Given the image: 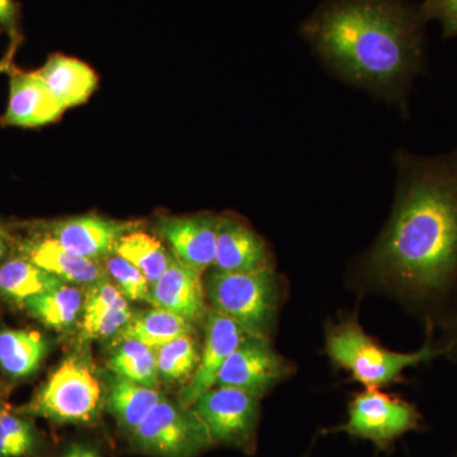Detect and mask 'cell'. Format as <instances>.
Masks as SVG:
<instances>
[{
    "instance_id": "1",
    "label": "cell",
    "mask_w": 457,
    "mask_h": 457,
    "mask_svg": "<svg viewBox=\"0 0 457 457\" xmlns=\"http://www.w3.org/2000/svg\"><path fill=\"white\" fill-rule=\"evenodd\" d=\"M395 165V204L369 266L408 296L432 302L457 281V149L398 153Z\"/></svg>"
},
{
    "instance_id": "2",
    "label": "cell",
    "mask_w": 457,
    "mask_h": 457,
    "mask_svg": "<svg viewBox=\"0 0 457 457\" xmlns=\"http://www.w3.org/2000/svg\"><path fill=\"white\" fill-rule=\"evenodd\" d=\"M426 23L408 0H326L302 33L339 78L405 111L426 68Z\"/></svg>"
},
{
    "instance_id": "3",
    "label": "cell",
    "mask_w": 457,
    "mask_h": 457,
    "mask_svg": "<svg viewBox=\"0 0 457 457\" xmlns=\"http://www.w3.org/2000/svg\"><path fill=\"white\" fill-rule=\"evenodd\" d=\"M327 353L337 365L347 369L354 380L368 389H378L399 381L405 369L442 356L445 348L428 341L416 352L389 351L366 335L356 319L352 318L330 328L327 335Z\"/></svg>"
},
{
    "instance_id": "4",
    "label": "cell",
    "mask_w": 457,
    "mask_h": 457,
    "mask_svg": "<svg viewBox=\"0 0 457 457\" xmlns=\"http://www.w3.org/2000/svg\"><path fill=\"white\" fill-rule=\"evenodd\" d=\"M213 311L233 319L246 335L269 337L279 302L278 276L270 269L252 272L213 270L204 281Z\"/></svg>"
},
{
    "instance_id": "5",
    "label": "cell",
    "mask_w": 457,
    "mask_h": 457,
    "mask_svg": "<svg viewBox=\"0 0 457 457\" xmlns=\"http://www.w3.org/2000/svg\"><path fill=\"white\" fill-rule=\"evenodd\" d=\"M104 399L101 381L86 357L71 354L50 376L27 407V413L56 425H90Z\"/></svg>"
},
{
    "instance_id": "6",
    "label": "cell",
    "mask_w": 457,
    "mask_h": 457,
    "mask_svg": "<svg viewBox=\"0 0 457 457\" xmlns=\"http://www.w3.org/2000/svg\"><path fill=\"white\" fill-rule=\"evenodd\" d=\"M130 442L132 450L152 457H196L213 445L194 407L165 398L132 433Z\"/></svg>"
},
{
    "instance_id": "7",
    "label": "cell",
    "mask_w": 457,
    "mask_h": 457,
    "mask_svg": "<svg viewBox=\"0 0 457 457\" xmlns=\"http://www.w3.org/2000/svg\"><path fill=\"white\" fill-rule=\"evenodd\" d=\"M422 414L416 405L378 389H366L351 400L345 425L332 429L371 441L378 450H389L405 433L420 428Z\"/></svg>"
},
{
    "instance_id": "8",
    "label": "cell",
    "mask_w": 457,
    "mask_h": 457,
    "mask_svg": "<svg viewBox=\"0 0 457 457\" xmlns=\"http://www.w3.org/2000/svg\"><path fill=\"white\" fill-rule=\"evenodd\" d=\"M258 396L237 387H212L192 407L203 418L213 444L252 450L254 447L260 407Z\"/></svg>"
},
{
    "instance_id": "9",
    "label": "cell",
    "mask_w": 457,
    "mask_h": 457,
    "mask_svg": "<svg viewBox=\"0 0 457 457\" xmlns=\"http://www.w3.org/2000/svg\"><path fill=\"white\" fill-rule=\"evenodd\" d=\"M291 369L266 337L246 336L222 366L215 386L237 387L261 398Z\"/></svg>"
},
{
    "instance_id": "10",
    "label": "cell",
    "mask_w": 457,
    "mask_h": 457,
    "mask_svg": "<svg viewBox=\"0 0 457 457\" xmlns=\"http://www.w3.org/2000/svg\"><path fill=\"white\" fill-rule=\"evenodd\" d=\"M246 336L249 335L233 319L215 311L207 312L200 363L180 390L179 400L182 404L192 407L200 396L215 386L222 366Z\"/></svg>"
},
{
    "instance_id": "11",
    "label": "cell",
    "mask_w": 457,
    "mask_h": 457,
    "mask_svg": "<svg viewBox=\"0 0 457 457\" xmlns=\"http://www.w3.org/2000/svg\"><path fill=\"white\" fill-rule=\"evenodd\" d=\"M219 218L212 215L164 218L156 225L174 257L201 276L213 266Z\"/></svg>"
},
{
    "instance_id": "12",
    "label": "cell",
    "mask_w": 457,
    "mask_h": 457,
    "mask_svg": "<svg viewBox=\"0 0 457 457\" xmlns=\"http://www.w3.org/2000/svg\"><path fill=\"white\" fill-rule=\"evenodd\" d=\"M130 233L125 222L87 215L56 222L50 236L66 251L90 261H104L116 253L120 240Z\"/></svg>"
},
{
    "instance_id": "13",
    "label": "cell",
    "mask_w": 457,
    "mask_h": 457,
    "mask_svg": "<svg viewBox=\"0 0 457 457\" xmlns=\"http://www.w3.org/2000/svg\"><path fill=\"white\" fill-rule=\"evenodd\" d=\"M64 111L37 71H14L7 111L0 122L14 128H38L57 121Z\"/></svg>"
},
{
    "instance_id": "14",
    "label": "cell",
    "mask_w": 457,
    "mask_h": 457,
    "mask_svg": "<svg viewBox=\"0 0 457 457\" xmlns=\"http://www.w3.org/2000/svg\"><path fill=\"white\" fill-rule=\"evenodd\" d=\"M206 293L200 273L189 269L176 257L162 278L150 288L149 303L196 323L207 314Z\"/></svg>"
},
{
    "instance_id": "15",
    "label": "cell",
    "mask_w": 457,
    "mask_h": 457,
    "mask_svg": "<svg viewBox=\"0 0 457 457\" xmlns=\"http://www.w3.org/2000/svg\"><path fill=\"white\" fill-rule=\"evenodd\" d=\"M213 270L220 272H252L270 269L266 243L251 228L234 218H219Z\"/></svg>"
},
{
    "instance_id": "16",
    "label": "cell",
    "mask_w": 457,
    "mask_h": 457,
    "mask_svg": "<svg viewBox=\"0 0 457 457\" xmlns=\"http://www.w3.org/2000/svg\"><path fill=\"white\" fill-rule=\"evenodd\" d=\"M132 317L134 314L128 299L108 278L89 286L84 295L82 329L86 338H106L116 335Z\"/></svg>"
},
{
    "instance_id": "17",
    "label": "cell",
    "mask_w": 457,
    "mask_h": 457,
    "mask_svg": "<svg viewBox=\"0 0 457 457\" xmlns=\"http://www.w3.org/2000/svg\"><path fill=\"white\" fill-rule=\"evenodd\" d=\"M23 253L27 260L66 284L92 286L107 278L106 270L98 262L66 251L51 237L29 240L23 245Z\"/></svg>"
},
{
    "instance_id": "18",
    "label": "cell",
    "mask_w": 457,
    "mask_h": 457,
    "mask_svg": "<svg viewBox=\"0 0 457 457\" xmlns=\"http://www.w3.org/2000/svg\"><path fill=\"white\" fill-rule=\"evenodd\" d=\"M37 73L64 110L86 104L98 86V75L89 65L62 54L51 55Z\"/></svg>"
},
{
    "instance_id": "19",
    "label": "cell",
    "mask_w": 457,
    "mask_h": 457,
    "mask_svg": "<svg viewBox=\"0 0 457 457\" xmlns=\"http://www.w3.org/2000/svg\"><path fill=\"white\" fill-rule=\"evenodd\" d=\"M163 398L158 389L114 375L104 404L120 428L131 436Z\"/></svg>"
},
{
    "instance_id": "20",
    "label": "cell",
    "mask_w": 457,
    "mask_h": 457,
    "mask_svg": "<svg viewBox=\"0 0 457 457\" xmlns=\"http://www.w3.org/2000/svg\"><path fill=\"white\" fill-rule=\"evenodd\" d=\"M46 353V339L36 330L7 329L0 332V366L14 378H25L35 372Z\"/></svg>"
},
{
    "instance_id": "21",
    "label": "cell",
    "mask_w": 457,
    "mask_h": 457,
    "mask_svg": "<svg viewBox=\"0 0 457 457\" xmlns=\"http://www.w3.org/2000/svg\"><path fill=\"white\" fill-rule=\"evenodd\" d=\"M22 305L45 326L64 330L73 327L82 314L84 294L75 286L64 284L29 297Z\"/></svg>"
},
{
    "instance_id": "22",
    "label": "cell",
    "mask_w": 457,
    "mask_h": 457,
    "mask_svg": "<svg viewBox=\"0 0 457 457\" xmlns=\"http://www.w3.org/2000/svg\"><path fill=\"white\" fill-rule=\"evenodd\" d=\"M120 335L122 339H132L158 350L179 337L192 335V323L174 312L154 308L134 315Z\"/></svg>"
},
{
    "instance_id": "23",
    "label": "cell",
    "mask_w": 457,
    "mask_h": 457,
    "mask_svg": "<svg viewBox=\"0 0 457 457\" xmlns=\"http://www.w3.org/2000/svg\"><path fill=\"white\" fill-rule=\"evenodd\" d=\"M66 284L26 257L13 258L0 267V294L23 303L29 297Z\"/></svg>"
},
{
    "instance_id": "24",
    "label": "cell",
    "mask_w": 457,
    "mask_h": 457,
    "mask_svg": "<svg viewBox=\"0 0 457 457\" xmlns=\"http://www.w3.org/2000/svg\"><path fill=\"white\" fill-rule=\"evenodd\" d=\"M108 369L113 375L128 378L144 386L158 389L159 372L156 350L143 343L122 339L108 361Z\"/></svg>"
},
{
    "instance_id": "25",
    "label": "cell",
    "mask_w": 457,
    "mask_h": 457,
    "mask_svg": "<svg viewBox=\"0 0 457 457\" xmlns=\"http://www.w3.org/2000/svg\"><path fill=\"white\" fill-rule=\"evenodd\" d=\"M116 253L139 269L150 285L162 278L174 258L156 237L143 231L123 236L117 245Z\"/></svg>"
},
{
    "instance_id": "26",
    "label": "cell",
    "mask_w": 457,
    "mask_h": 457,
    "mask_svg": "<svg viewBox=\"0 0 457 457\" xmlns=\"http://www.w3.org/2000/svg\"><path fill=\"white\" fill-rule=\"evenodd\" d=\"M201 350L192 335L182 336L156 350L159 378L165 383L189 381L200 363Z\"/></svg>"
},
{
    "instance_id": "27",
    "label": "cell",
    "mask_w": 457,
    "mask_h": 457,
    "mask_svg": "<svg viewBox=\"0 0 457 457\" xmlns=\"http://www.w3.org/2000/svg\"><path fill=\"white\" fill-rule=\"evenodd\" d=\"M36 447L35 429L25 418L0 408V457H22Z\"/></svg>"
},
{
    "instance_id": "28",
    "label": "cell",
    "mask_w": 457,
    "mask_h": 457,
    "mask_svg": "<svg viewBox=\"0 0 457 457\" xmlns=\"http://www.w3.org/2000/svg\"><path fill=\"white\" fill-rule=\"evenodd\" d=\"M104 267L126 299L132 302H149L152 285L134 264L121 255L113 253L104 260Z\"/></svg>"
},
{
    "instance_id": "29",
    "label": "cell",
    "mask_w": 457,
    "mask_h": 457,
    "mask_svg": "<svg viewBox=\"0 0 457 457\" xmlns=\"http://www.w3.org/2000/svg\"><path fill=\"white\" fill-rule=\"evenodd\" d=\"M420 9L426 22L441 23L445 40L457 37V0H423Z\"/></svg>"
},
{
    "instance_id": "30",
    "label": "cell",
    "mask_w": 457,
    "mask_h": 457,
    "mask_svg": "<svg viewBox=\"0 0 457 457\" xmlns=\"http://www.w3.org/2000/svg\"><path fill=\"white\" fill-rule=\"evenodd\" d=\"M17 23L18 4L16 0H0V26L14 38L18 37Z\"/></svg>"
},
{
    "instance_id": "31",
    "label": "cell",
    "mask_w": 457,
    "mask_h": 457,
    "mask_svg": "<svg viewBox=\"0 0 457 457\" xmlns=\"http://www.w3.org/2000/svg\"><path fill=\"white\" fill-rule=\"evenodd\" d=\"M62 457H102L97 450L90 446H84V445H78L69 449Z\"/></svg>"
},
{
    "instance_id": "32",
    "label": "cell",
    "mask_w": 457,
    "mask_h": 457,
    "mask_svg": "<svg viewBox=\"0 0 457 457\" xmlns=\"http://www.w3.org/2000/svg\"><path fill=\"white\" fill-rule=\"evenodd\" d=\"M445 348V354L455 357L457 360V315L453 319V326H451V333L446 345H442Z\"/></svg>"
},
{
    "instance_id": "33",
    "label": "cell",
    "mask_w": 457,
    "mask_h": 457,
    "mask_svg": "<svg viewBox=\"0 0 457 457\" xmlns=\"http://www.w3.org/2000/svg\"><path fill=\"white\" fill-rule=\"evenodd\" d=\"M7 237H5L4 231L0 228V261L3 260L5 252H7Z\"/></svg>"
}]
</instances>
